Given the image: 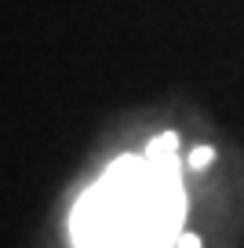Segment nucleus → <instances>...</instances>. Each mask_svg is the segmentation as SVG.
I'll use <instances>...</instances> for the list:
<instances>
[{
    "instance_id": "obj_1",
    "label": "nucleus",
    "mask_w": 244,
    "mask_h": 248,
    "mask_svg": "<svg viewBox=\"0 0 244 248\" xmlns=\"http://www.w3.org/2000/svg\"><path fill=\"white\" fill-rule=\"evenodd\" d=\"M175 157H124L73 212L80 248H168L183 216Z\"/></svg>"
},
{
    "instance_id": "obj_2",
    "label": "nucleus",
    "mask_w": 244,
    "mask_h": 248,
    "mask_svg": "<svg viewBox=\"0 0 244 248\" xmlns=\"http://www.w3.org/2000/svg\"><path fill=\"white\" fill-rule=\"evenodd\" d=\"M190 164H193V168H204V164H212V150H208V146H197V150L190 154Z\"/></svg>"
},
{
    "instance_id": "obj_3",
    "label": "nucleus",
    "mask_w": 244,
    "mask_h": 248,
    "mask_svg": "<svg viewBox=\"0 0 244 248\" xmlns=\"http://www.w3.org/2000/svg\"><path fill=\"white\" fill-rule=\"evenodd\" d=\"M175 248H200V241L193 237V233H183V237L175 241Z\"/></svg>"
}]
</instances>
